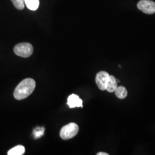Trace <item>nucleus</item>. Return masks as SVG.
<instances>
[{
    "label": "nucleus",
    "instance_id": "3",
    "mask_svg": "<svg viewBox=\"0 0 155 155\" xmlns=\"http://www.w3.org/2000/svg\"><path fill=\"white\" fill-rule=\"evenodd\" d=\"M32 45L28 43H22L16 45L14 48V52L18 56L28 58L33 54Z\"/></svg>",
    "mask_w": 155,
    "mask_h": 155
},
{
    "label": "nucleus",
    "instance_id": "4",
    "mask_svg": "<svg viewBox=\"0 0 155 155\" xmlns=\"http://www.w3.org/2000/svg\"><path fill=\"white\" fill-rule=\"evenodd\" d=\"M140 11L146 14H153L155 13V2L151 0H141L137 4Z\"/></svg>",
    "mask_w": 155,
    "mask_h": 155
},
{
    "label": "nucleus",
    "instance_id": "6",
    "mask_svg": "<svg viewBox=\"0 0 155 155\" xmlns=\"http://www.w3.org/2000/svg\"><path fill=\"white\" fill-rule=\"evenodd\" d=\"M67 104L70 108H74L76 107H83L82 100L76 94H72L70 95L67 99Z\"/></svg>",
    "mask_w": 155,
    "mask_h": 155
},
{
    "label": "nucleus",
    "instance_id": "8",
    "mask_svg": "<svg viewBox=\"0 0 155 155\" xmlns=\"http://www.w3.org/2000/svg\"><path fill=\"white\" fill-rule=\"evenodd\" d=\"M25 149L22 145H17L8 152V155H22L25 153Z\"/></svg>",
    "mask_w": 155,
    "mask_h": 155
},
{
    "label": "nucleus",
    "instance_id": "5",
    "mask_svg": "<svg viewBox=\"0 0 155 155\" xmlns=\"http://www.w3.org/2000/svg\"><path fill=\"white\" fill-rule=\"evenodd\" d=\"M109 76V74L106 71H100L97 74L95 82L101 90H105Z\"/></svg>",
    "mask_w": 155,
    "mask_h": 155
},
{
    "label": "nucleus",
    "instance_id": "13",
    "mask_svg": "<svg viewBox=\"0 0 155 155\" xmlns=\"http://www.w3.org/2000/svg\"><path fill=\"white\" fill-rule=\"evenodd\" d=\"M97 155H109L108 153H105V152H99V153H98Z\"/></svg>",
    "mask_w": 155,
    "mask_h": 155
},
{
    "label": "nucleus",
    "instance_id": "10",
    "mask_svg": "<svg viewBox=\"0 0 155 155\" xmlns=\"http://www.w3.org/2000/svg\"><path fill=\"white\" fill-rule=\"evenodd\" d=\"M115 94L117 98L120 99H124L127 97V91L125 87L123 86L117 87L115 90Z\"/></svg>",
    "mask_w": 155,
    "mask_h": 155
},
{
    "label": "nucleus",
    "instance_id": "2",
    "mask_svg": "<svg viewBox=\"0 0 155 155\" xmlns=\"http://www.w3.org/2000/svg\"><path fill=\"white\" fill-rule=\"evenodd\" d=\"M79 132V127L75 123H70L62 127L60 136L63 140H68L74 137Z\"/></svg>",
    "mask_w": 155,
    "mask_h": 155
},
{
    "label": "nucleus",
    "instance_id": "9",
    "mask_svg": "<svg viewBox=\"0 0 155 155\" xmlns=\"http://www.w3.org/2000/svg\"><path fill=\"white\" fill-rule=\"evenodd\" d=\"M25 5L31 11H36L39 6V0H24Z\"/></svg>",
    "mask_w": 155,
    "mask_h": 155
},
{
    "label": "nucleus",
    "instance_id": "1",
    "mask_svg": "<svg viewBox=\"0 0 155 155\" xmlns=\"http://www.w3.org/2000/svg\"><path fill=\"white\" fill-rule=\"evenodd\" d=\"M36 87L35 80L31 78L24 79L18 84L14 91V97L17 100H22L27 98L33 93Z\"/></svg>",
    "mask_w": 155,
    "mask_h": 155
},
{
    "label": "nucleus",
    "instance_id": "7",
    "mask_svg": "<svg viewBox=\"0 0 155 155\" xmlns=\"http://www.w3.org/2000/svg\"><path fill=\"white\" fill-rule=\"evenodd\" d=\"M117 87V82L116 79L114 76L110 75L106 90L109 93H113L115 91Z\"/></svg>",
    "mask_w": 155,
    "mask_h": 155
},
{
    "label": "nucleus",
    "instance_id": "11",
    "mask_svg": "<svg viewBox=\"0 0 155 155\" xmlns=\"http://www.w3.org/2000/svg\"><path fill=\"white\" fill-rule=\"evenodd\" d=\"M45 133V129L43 127H38L33 130V135L35 139H39L43 136Z\"/></svg>",
    "mask_w": 155,
    "mask_h": 155
},
{
    "label": "nucleus",
    "instance_id": "12",
    "mask_svg": "<svg viewBox=\"0 0 155 155\" xmlns=\"http://www.w3.org/2000/svg\"><path fill=\"white\" fill-rule=\"evenodd\" d=\"M14 6L18 10H22L24 8V0H11Z\"/></svg>",
    "mask_w": 155,
    "mask_h": 155
}]
</instances>
